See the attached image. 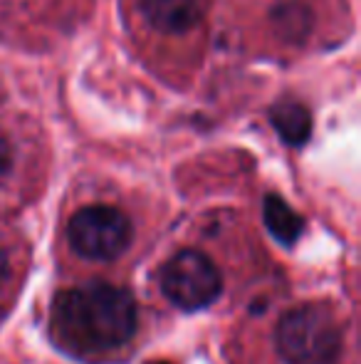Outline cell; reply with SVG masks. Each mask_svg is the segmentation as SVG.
Here are the masks:
<instances>
[{
    "label": "cell",
    "instance_id": "8fae6325",
    "mask_svg": "<svg viewBox=\"0 0 361 364\" xmlns=\"http://www.w3.org/2000/svg\"><path fill=\"white\" fill-rule=\"evenodd\" d=\"M156 364H169V362H156Z\"/></svg>",
    "mask_w": 361,
    "mask_h": 364
},
{
    "label": "cell",
    "instance_id": "8992f818",
    "mask_svg": "<svg viewBox=\"0 0 361 364\" xmlns=\"http://www.w3.org/2000/svg\"><path fill=\"white\" fill-rule=\"evenodd\" d=\"M262 216H265L267 230L279 240L282 245H294L297 238L302 235L304 220L287 206V201H282L279 196H267L265 208H262Z\"/></svg>",
    "mask_w": 361,
    "mask_h": 364
},
{
    "label": "cell",
    "instance_id": "ba28073f",
    "mask_svg": "<svg viewBox=\"0 0 361 364\" xmlns=\"http://www.w3.org/2000/svg\"><path fill=\"white\" fill-rule=\"evenodd\" d=\"M274 23H277L282 38H292V40H304L307 33L312 30V13H309L304 5L297 3H287L282 8H277L274 13Z\"/></svg>",
    "mask_w": 361,
    "mask_h": 364
},
{
    "label": "cell",
    "instance_id": "52a82bcc",
    "mask_svg": "<svg viewBox=\"0 0 361 364\" xmlns=\"http://www.w3.org/2000/svg\"><path fill=\"white\" fill-rule=\"evenodd\" d=\"M272 124L279 132L287 144L299 146L309 139V132H312V119H309V112L304 109L297 102H282L272 109Z\"/></svg>",
    "mask_w": 361,
    "mask_h": 364
},
{
    "label": "cell",
    "instance_id": "9c48e42d",
    "mask_svg": "<svg viewBox=\"0 0 361 364\" xmlns=\"http://www.w3.org/2000/svg\"><path fill=\"white\" fill-rule=\"evenodd\" d=\"M13 164H15L13 144H10L8 136L0 132V186H3V181L10 176V171H13Z\"/></svg>",
    "mask_w": 361,
    "mask_h": 364
},
{
    "label": "cell",
    "instance_id": "6da1fadb",
    "mask_svg": "<svg viewBox=\"0 0 361 364\" xmlns=\"http://www.w3.org/2000/svg\"><path fill=\"white\" fill-rule=\"evenodd\" d=\"M50 325L55 340L67 350L111 352L134 337L139 310L129 290L89 280L55 297Z\"/></svg>",
    "mask_w": 361,
    "mask_h": 364
},
{
    "label": "cell",
    "instance_id": "7a4b0ae2",
    "mask_svg": "<svg viewBox=\"0 0 361 364\" xmlns=\"http://www.w3.org/2000/svg\"><path fill=\"white\" fill-rule=\"evenodd\" d=\"M344 330L322 302L292 307L274 330V347L284 364H334L342 355Z\"/></svg>",
    "mask_w": 361,
    "mask_h": 364
},
{
    "label": "cell",
    "instance_id": "277c9868",
    "mask_svg": "<svg viewBox=\"0 0 361 364\" xmlns=\"http://www.w3.org/2000/svg\"><path fill=\"white\" fill-rule=\"evenodd\" d=\"M134 238L129 216L114 206L94 203L77 211L67 223V243L87 260H114L126 253Z\"/></svg>",
    "mask_w": 361,
    "mask_h": 364
},
{
    "label": "cell",
    "instance_id": "5b68a950",
    "mask_svg": "<svg viewBox=\"0 0 361 364\" xmlns=\"http://www.w3.org/2000/svg\"><path fill=\"white\" fill-rule=\"evenodd\" d=\"M144 20L164 35H186L203 20L201 0H139Z\"/></svg>",
    "mask_w": 361,
    "mask_h": 364
},
{
    "label": "cell",
    "instance_id": "3957f363",
    "mask_svg": "<svg viewBox=\"0 0 361 364\" xmlns=\"http://www.w3.org/2000/svg\"><path fill=\"white\" fill-rule=\"evenodd\" d=\"M161 290L183 312L211 307L223 292V275L203 250H179L161 270Z\"/></svg>",
    "mask_w": 361,
    "mask_h": 364
},
{
    "label": "cell",
    "instance_id": "30bf717a",
    "mask_svg": "<svg viewBox=\"0 0 361 364\" xmlns=\"http://www.w3.org/2000/svg\"><path fill=\"white\" fill-rule=\"evenodd\" d=\"M5 278H8V258H5V253L0 250V285L5 283Z\"/></svg>",
    "mask_w": 361,
    "mask_h": 364
}]
</instances>
